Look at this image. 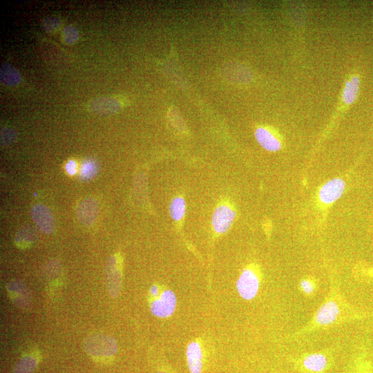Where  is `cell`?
<instances>
[{
	"instance_id": "ffe728a7",
	"label": "cell",
	"mask_w": 373,
	"mask_h": 373,
	"mask_svg": "<svg viewBox=\"0 0 373 373\" xmlns=\"http://www.w3.org/2000/svg\"><path fill=\"white\" fill-rule=\"evenodd\" d=\"M186 211V203L183 198H175L169 206V213L173 220L180 221L184 217Z\"/></svg>"
},
{
	"instance_id": "3957f363",
	"label": "cell",
	"mask_w": 373,
	"mask_h": 373,
	"mask_svg": "<svg viewBox=\"0 0 373 373\" xmlns=\"http://www.w3.org/2000/svg\"><path fill=\"white\" fill-rule=\"evenodd\" d=\"M262 281L260 269L254 265L245 267L236 283V288L240 297L251 300L258 295Z\"/></svg>"
},
{
	"instance_id": "f1b7e54d",
	"label": "cell",
	"mask_w": 373,
	"mask_h": 373,
	"mask_svg": "<svg viewBox=\"0 0 373 373\" xmlns=\"http://www.w3.org/2000/svg\"><path fill=\"white\" fill-rule=\"evenodd\" d=\"M279 373H282V372H279Z\"/></svg>"
},
{
	"instance_id": "7c38bea8",
	"label": "cell",
	"mask_w": 373,
	"mask_h": 373,
	"mask_svg": "<svg viewBox=\"0 0 373 373\" xmlns=\"http://www.w3.org/2000/svg\"><path fill=\"white\" fill-rule=\"evenodd\" d=\"M97 213V202L92 198L82 201L77 209V216L79 222L86 226H89L94 222Z\"/></svg>"
},
{
	"instance_id": "e0dca14e",
	"label": "cell",
	"mask_w": 373,
	"mask_h": 373,
	"mask_svg": "<svg viewBox=\"0 0 373 373\" xmlns=\"http://www.w3.org/2000/svg\"><path fill=\"white\" fill-rule=\"evenodd\" d=\"M19 71L9 64H3L1 67L0 79L4 85L12 86L17 85L21 81Z\"/></svg>"
},
{
	"instance_id": "30bf717a",
	"label": "cell",
	"mask_w": 373,
	"mask_h": 373,
	"mask_svg": "<svg viewBox=\"0 0 373 373\" xmlns=\"http://www.w3.org/2000/svg\"><path fill=\"white\" fill-rule=\"evenodd\" d=\"M186 363L189 373H201L203 366V352L197 341L190 342L186 349Z\"/></svg>"
},
{
	"instance_id": "4fadbf2b",
	"label": "cell",
	"mask_w": 373,
	"mask_h": 373,
	"mask_svg": "<svg viewBox=\"0 0 373 373\" xmlns=\"http://www.w3.org/2000/svg\"><path fill=\"white\" fill-rule=\"evenodd\" d=\"M8 291L12 302L19 307L25 308L31 302L30 293L21 281H12L8 285Z\"/></svg>"
},
{
	"instance_id": "d4e9b609",
	"label": "cell",
	"mask_w": 373,
	"mask_h": 373,
	"mask_svg": "<svg viewBox=\"0 0 373 373\" xmlns=\"http://www.w3.org/2000/svg\"><path fill=\"white\" fill-rule=\"evenodd\" d=\"M17 137L15 131L10 128L1 129V144L6 146L10 144L15 141Z\"/></svg>"
},
{
	"instance_id": "484cf974",
	"label": "cell",
	"mask_w": 373,
	"mask_h": 373,
	"mask_svg": "<svg viewBox=\"0 0 373 373\" xmlns=\"http://www.w3.org/2000/svg\"><path fill=\"white\" fill-rule=\"evenodd\" d=\"M77 169L76 162L74 160H69L66 164V170L67 173L73 175L75 173Z\"/></svg>"
},
{
	"instance_id": "8992f818",
	"label": "cell",
	"mask_w": 373,
	"mask_h": 373,
	"mask_svg": "<svg viewBox=\"0 0 373 373\" xmlns=\"http://www.w3.org/2000/svg\"><path fill=\"white\" fill-rule=\"evenodd\" d=\"M236 218V211L228 204H220L214 211L212 217L213 229L217 233H226L231 227Z\"/></svg>"
},
{
	"instance_id": "603a6c76",
	"label": "cell",
	"mask_w": 373,
	"mask_h": 373,
	"mask_svg": "<svg viewBox=\"0 0 373 373\" xmlns=\"http://www.w3.org/2000/svg\"><path fill=\"white\" fill-rule=\"evenodd\" d=\"M97 165L95 161L88 160L85 161L81 169V178L84 180H90L93 178L97 173Z\"/></svg>"
},
{
	"instance_id": "9a60e30c",
	"label": "cell",
	"mask_w": 373,
	"mask_h": 373,
	"mask_svg": "<svg viewBox=\"0 0 373 373\" xmlns=\"http://www.w3.org/2000/svg\"><path fill=\"white\" fill-rule=\"evenodd\" d=\"M348 373H373V363L365 350L356 354Z\"/></svg>"
},
{
	"instance_id": "7a4b0ae2",
	"label": "cell",
	"mask_w": 373,
	"mask_h": 373,
	"mask_svg": "<svg viewBox=\"0 0 373 373\" xmlns=\"http://www.w3.org/2000/svg\"><path fill=\"white\" fill-rule=\"evenodd\" d=\"M294 367L300 373H327L334 364L330 349L301 354L291 358Z\"/></svg>"
},
{
	"instance_id": "8fae6325",
	"label": "cell",
	"mask_w": 373,
	"mask_h": 373,
	"mask_svg": "<svg viewBox=\"0 0 373 373\" xmlns=\"http://www.w3.org/2000/svg\"><path fill=\"white\" fill-rule=\"evenodd\" d=\"M258 143L265 150L276 152L281 149L282 143L279 137L266 127H258L254 133Z\"/></svg>"
},
{
	"instance_id": "d6986e66",
	"label": "cell",
	"mask_w": 373,
	"mask_h": 373,
	"mask_svg": "<svg viewBox=\"0 0 373 373\" xmlns=\"http://www.w3.org/2000/svg\"><path fill=\"white\" fill-rule=\"evenodd\" d=\"M38 363L37 357L34 355H26L21 358L14 367V373H32Z\"/></svg>"
},
{
	"instance_id": "ba28073f",
	"label": "cell",
	"mask_w": 373,
	"mask_h": 373,
	"mask_svg": "<svg viewBox=\"0 0 373 373\" xmlns=\"http://www.w3.org/2000/svg\"><path fill=\"white\" fill-rule=\"evenodd\" d=\"M345 183L341 178H334L325 183L318 191L320 201L330 204L338 200L343 194Z\"/></svg>"
},
{
	"instance_id": "6da1fadb",
	"label": "cell",
	"mask_w": 373,
	"mask_h": 373,
	"mask_svg": "<svg viewBox=\"0 0 373 373\" xmlns=\"http://www.w3.org/2000/svg\"><path fill=\"white\" fill-rule=\"evenodd\" d=\"M329 291L309 321L296 331L291 338H298L312 332L329 329L343 323L367 317V313L351 305L341 292L338 280L332 278Z\"/></svg>"
},
{
	"instance_id": "5bb4252c",
	"label": "cell",
	"mask_w": 373,
	"mask_h": 373,
	"mask_svg": "<svg viewBox=\"0 0 373 373\" xmlns=\"http://www.w3.org/2000/svg\"><path fill=\"white\" fill-rule=\"evenodd\" d=\"M88 108L92 112L108 114L115 113L120 108L119 102L113 97H102L95 98L88 104Z\"/></svg>"
},
{
	"instance_id": "4316f807",
	"label": "cell",
	"mask_w": 373,
	"mask_h": 373,
	"mask_svg": "<svg viewBox=\"0 0 373 373\" xmlns=\"http://www.w3.org/2000/svg\"><path fill=\"white\" fill-rule=\"evenodd\" d=\"M151 295L155 298L160 294V289L157 285H152L150 288Z\"/></svg>"
},
{
	"instance_id": "7402d4cb",
	"label": "cell",
	"mask_w": 373,
	"mask_h": 373,
	"mask_svg": "<svg viewBox=\"0 0 373 373\" xmlns=\"http://www.w3.org/2000/svg\"><path fill=\"white\" fill-rule=\"evenodd\" d=\"M354 276L361 281L373 283V266L360 265L354 269Z\"/></svg>"
},
{
	"instance_id": "cb8c5ba5",
	"label": "cell",
	"mask_w": 373,
	"mask_h": 373,
	"mask_svg": "<svg viewBox=\"0 0 373 373\" xmlns=\"http://www.w3.org/2000/svg\"><path fill=\"white\" fill-rule=\"evenodd\" d=\"M61 39L67 44L75 43L78 39V32L73 26H66L61 32Z\"/></svg>"
},
{
	"instance_id": "5b68a950",
	"label": "cell",
	"mask_w": 373,
	"mask_h": 373,
	"mask_svg": "<svg viewBox=\"0 0 373 373\" xmlns=\"http://www.w3.org/2000/svg\"><path fill=\"white\" fill-rule=\"evenodd\" d=\"M177 306V296L171 289H165L150 304L152 314L158 318H168L175 312Z\"/></svg>"
},
{
	"instance_id": "9c48e42d",
	"label": "cell",
	"mask_w": 373,
	"mask_h": 373,
	"mask_svg": "<svg viewBox=\"0 0 373 373\" xmlns=\"http://www.w3.org/2000/svg\"><path fill=\"white\" fill-rule=\"evenodd\" d=\"M31 216L39 229L50 234L55 229V220L50 210L43 204H35L31 209Z\"/></svg>"
},
{
	"instance_id": "ac0fdd59",
	"label": "cell",
	"mask_w": 373,
	"mask_h": 373,
	"mask_svg": "<svg viewBox=\"0 0 373 373\" xmlns=\"http://www.w3.org/2000/svg\"><path fill=\"white\" fill-rule=\"evenodd\" d=\"M300 292L306 297H312L317 292L319 285L316 278L312 276L303 277L298 282Z\"/></svg>"
},
{
	"instance_id": "277c9868",
	"label": "cell",
	"mask_w": 373,
	"mask_h": 373,
	"mask_svg": "<svg viewBox=\"0 0 373 373\" xmlns=\"http://www.w3.org/2000/svg\"><path fill=\"white\" fill-rule=\"evenodd\" d=\"M88 354L98 359L113 357L117 352L116 341L110 336L98 334L89 336L84 343Z\"/></svg>"
},
{
	"instance_id": "44dd1931",
	"label": "cell",
	"mask_w": 373,
	"mask_h": 373,
	"mask_svg": "<svg viewBox=\"0 0 373 373\" xmlns=\"http://www.w3.org/2000/svg\"><path fill=\"white\" fill-rule=\"evenodd\" d=\"M36 233L30 228H24L18 231L15 236V243L20 247L29 246L36 238Z\"/></svg>"
},
{
	"instance_id": "52a82bcc",
	"label": "cell",
	"mask_w": 373,
	"mask_h": 373,
	"mask_svg": "<svg viewBox=\"0 0 373 373\" xmlns=\"http://www.w3.org/2000/svg\"><path fill=\"white\" fill-rule=\"evenodd\" d=\"M106 283L109 294L113 298L117 296L121 287V268L115 256H111L107 261Z\"/></svg>"
},
{
	"instance_id": "2e32d148",
	"label": "cell",
	"mask_w": 373,
	"mask_h": 373,
	"mask_svg": "<svg viewBox=\"0 0 373 373\" xmlns=\"http://www.w3.org/2000/svg\"><path fill=\"white\" fill-rule=\"evenodd\" d=\"M361 85L359 75H354L350 77L345 84L342 93L343 102L347 105L352 104L356 99Z\"/></svg>"
},
{
	"instance_id": "83f0119b",
	"label": "cell",
	"mask_w": 373,
	"mask_h": 373,
	"mask_svg": "<svg viewBox=\"0 0 373 373\" xmlns=\"http://www.w3.org/2000/svg\"><path fill=\"white\" fill-rule=\"evenodd\" d=\"M157 373H168V372H165L164 370H160Z\"/></svg>"
}]
</instances>
